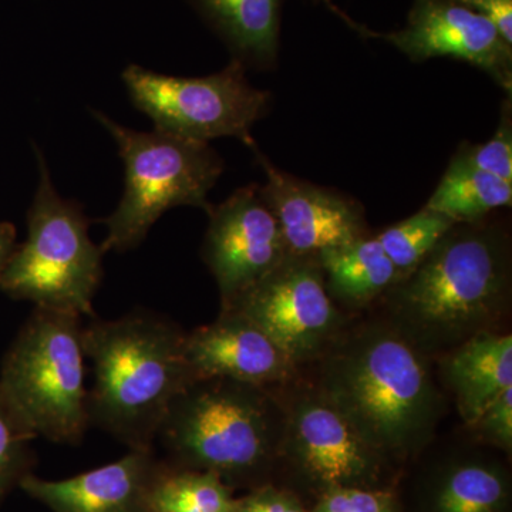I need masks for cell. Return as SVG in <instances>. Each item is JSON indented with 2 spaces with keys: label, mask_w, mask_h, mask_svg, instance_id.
Here are the masks:
<instances>
[{
  "label": "cell",
  "mask_w": 512,
  "mask_h": 512,
  "mask_svg": "<svg viewBox=\"0 0 512 512\" xmlns=\"http://www.w3.org/2000/svg\"><path fill=\"white\" fill-rule=\"evenodd\" d=\"M184 338L174 322L150 312L90 320L83 328L93 365L90 426L131 450H151L175 397L192 382Z\"/></svg>",
  "instance_id": "6da1fadb"
},
{
  "label": "cell",
  "mask_w": 512,
  "mask_h": 512,
  "mask_svg": "<svg viewBox=\"0 0 512 512\" xmlns=\"http://www.w3.org/2000/svg\"><path fill=\"white\" fill-rule=\"evenodd\" d=\"M394 285V306L420 338L434 343L470 339L507 305V235L483 220L456 224Z\"/></svg>",
  "instance_id": "7a4b0ae2"
},
{
  "label": "cell",
  "mask_w": 512,
  "mask_h": 512,
  "mask_svg": "<svg viewBox=\"0 0 512 512\" xmlns=\"http://www.w3.org/2000/svg\"><path fill=\"white\" fill-rule=\"evenodd\" d=\"M322 394L377 453L413 447L437 413L429 370L390 330H369L336 353L323 373Z\"/></svg>",
  "instance_id": "3957f363"
},
{
  "label": "cell",
  "mask_w": 512,
  "mask_h": 512,
  "mask_svg": "<svg viewBox=\"0 0 512 512\" xmlns=\"http://www.w3.org/2000/svg\"><path fill=\"white\" fill-rule=\"evenodd\" d=\"M285 426L266 387L211 377L192 380L175 397L157 441L194 468L237 477L271 461Z\"/></svg>",
  "instance_id": "277c9868"
},
{
  "label": "cell",
  "mask_w": 512,
  "mask_h": 512,
  "mask_svg": "<svg viewBox=\"0 0 512 512\" xmlns=\"http://www.w3.org/2000/svg\"><path fill=\"white\" fill-rule=\"evenodd\" d=\"M80 316L35 308L10 346L0 390L37 437L77 444L90 427Z\"/></svg>",
  "instance_id": "5b68a950"
},
{
  "label": "cell",
  "mask_w": 512,
  "mask_h": 512,
  "mask_svg": "<svg viewBox=\"0 0 512 512\" xmlns=\"http://www.w3.org/2000/svg\"><path fill=\"white\" fill-rule=\"evenodd\" d=\"M40 181L28 212V238L16 245L0 289L35 308L96 318L93 301L103 278V251L89 235V220L77 202L57 194L37 151Z\"/></svg>",
  "instance_id": "8992f818"
},
{
  "label": "cell",
  "mask_w": 512,
  "mask_h": 512,
  "mask_svg": "<svg viewBox=\"0 0 512 512\" xmlns=\"http://www.w3.org/2000/svg\"><path fill=\"white\" fill-rule=\"evenodd\" d=\"M94 117L119 147L124 163V194L119 207L104 218L106 252L137 248L158 218L175 207L210 211L208 192L224 171V161L204 141L170 134L143 133L117 124L99 111Z\"/></svg>",
  "instance_id": "52a82bcc"
},
{
  "label": "cell",
  "mask_w": 512,
  "mask_h": 512,
  "mask_svg": "<svg viewBox=\"0 0 512 512\" xmlns=\"http://www.w3.org/2000/svg\"><path fill=\"white\" fill-rule=\"evenodd\" d=\"M131 103L170 136L210 143L235 137L256 146L251 136L256 121L268 113L271 94L256 89L238 60L205 77H175L130 64L123 72Z\"/></svg>",
  "instance_id": "ba28073f"
},
{
  "label": "cell",
  "mask_w": 512,
  "mask_h": 512,
  "mask_svg": "<svg viewBox=\"0 0 512 512\" xmlns=\"http://www.w3.org/2000/svg\"><path fill=\"white\" fill-rule=\"evenodd\" d=\"M222 311L251 320L295 363L315 355L338 323L316 255H286Z\"/></svg>",
  "instance_id": "9c48e42d"
},
{
  "label": "cell",
  "mask_w": 512,
  "mask_h": 512,
  "mask_svg": "<svg viewBox=\"0 0 512 512\" xmlns=\"http://www.w3.org/2000/svg\"><path fill=\"white\" fill-rule=\"evenodd\" d=\"M208 214L202 255L225 308L281 264L288 249L261 185L239 188Z\"/></svg>",
  "instance_id": "30bf717a"
},
{
  "label": "cell",
  "mask_w": 512,
  "mask_h": 512,
  "mask_svg": "<svg viewBox=\"0 0 512 512\" xmlns=\"http://www.w3.org/2000/svg\"><path fill=\"white\" fill-rule=\"evenodd\" d=\"M414 63L450 57L483 70L511 96L512 45L484 16L457 0H413L403 29L377 33Z\"/></svg>",
  "instance_id": "8fae6325"
},
{
  "label": "cell",
  "mask_w": 512,
  "mask_h": 512,
  "mask_svg": "<svg viewBox=\"0 0 512 512\" xmlns=\"http://www.w3.org/2000/svg\"><path fill=\"white\" fill-rule=\"evenodd\" d=\"M252 150L266 177L262 195L278 221L288 254L318 256L366 237L365 217L356 201L285 173L258 147Z\"/></svg>",
  "instance_id": "7c38bea8"
},
{
  "label": "cell",
  "mask_w": 512,
  "mask_h": 512,
  "mask_svg": "<svg viewBox=\"0 0 512 512\" xmlns=\"http://www.w3.org/2000/svg\"><path fill=\"white\" fill-rule=\"evenodd\" d=\"M184 357L192 380L221 377L262 387L284 382L295 365L264 330L235 311L185 333Z\"/></svg>",
  "instance_id": "4fadbf2b"
},
{
  "label": "cell",
  "mask_w": 512,
  "mask_h": 512,
  "mask_svg": "<svg viewBox=\"0 0 512 512\" xmlns=\"http://www.w3.org/2000/svg\"><path fill=\"white\" fill-rule=\"evenodd\" d=\"M285 439L306 473L329 490L357 487L372 473L377 451L323 394L296 403Z\"/></svg>",
  "instance_id": "5bb4252c"
},
{
  "label": "cell",
  "mask_w": 512,
  "mask_h": 512,
  "mask_svg": "<svg viewBox=\"0 0 512 512\" xmlns=\"http://www.w3.org/2000/svg\"><path fill=\"white\" fill-rule=\"evenodd\" d=\"M151 470V450H131L121 460L80 476L59 481L26 476L20 485L55 512H153L151 495L158 483L150 485Z\"/></svg>",
  "instance_id": "9a60e30c"
},
{
  "label": "cell",
  "mask_w": 512,
  "mask_h": 512,
  "mask_svg": "<svg viewBox=\"0 0 512 512\" xmlns=\"http://www.w3.org/2000/svg\"><path fill=\"white\" fill-rule=\"evenodd\" d=\"M446 375L467 423L476 424L484 410L512 387L511 335L477 333L447 359Z\"/></svg>",
  "instance_id": "2e32d148"
},
{
  "label": "cell",
  "mask_w": 512,
  "mask_h": 512,
  "mask_svg": "<svg viewBox=\"0 0 512 512\" xmlns=\"http://www.w3.org/2000/svg\"><path fill=\"white\" fill-rule=\"evenodd\" d=\"M220 33L234 59L271 69L278 60L284 0H192Z\"/></svg>",
  "instance_id": "e0dca14e"
},
{
  "label": "cell",
  "mask_w": 512,
  "mask_h": 512,
  "mask_svg": "<svg viewBox=\"0 0 512 512\" xmlns=\"http://www.w3.org/2000/svg\"><path fill=\"white\" fill-rule=\"evenodd\" d=\"M318 259L330 291L349 302L370 301L400 279L399 271L376 237L326 249Z\"/></svg>",
  "instance_id": "ac0fdd59"
},
{
  "label": "cell",
  "mask_w": 512,
  "mask_h": 512,
  "mask_svg": "<svg viewBox=\"0 0 512 512\" xmlns=\"http://www.w3.org/2000/svg\"><path fill=\"white\" fill-rule=\"evenodd\" d=\"M511 204L512 184L453 158L426 207L457 224H471Z\"/></svg>",
  "instance_id": "d6986e66"
},
{
  "label": "cell",
  "mask_w": 512,
  "mask_h": 512,
  "mask_svg": "<svg viewBox=\"0 0 512 512\" xmlns=\"http://www.w3.org/2000/svg\"><path fill=\"white\" fill-rule=\"evenodd\" d=\"M507 501V484L494 467L464 464L454 468L441 483L436 512H501Z\"/></svg>",
  "instance_id": "ffe728a7"
},
{
  "label": "cell",
  "mask_w": 512,
  "mask_h": 512,
  "mask_svg": "<svg viewBox=\"0 0 512 512\" xmlns=\"http://www.w3.org/2000/svg\"><path fill=\"white\" fill-rule=\"evenodd\" d=\"M456 224L446 215L424 207L376 238L402 278L409 275Z\"/></svg>",
  "instance_id": "44dd1931"
},
{
  "label": "cell",
  "mask_w": 512,
  "mask_h": 512,
  "mask_svg": "<svg viewBox=\"0 0 512 512\" xmlns=\"http://www.w3.org/2000/svg\"><path fill=\"white\" fill-rule=\"evenodd\" d=\"M158 487L200 512H237V501L232 500L221 477L212 471L170 474Z\"/></svg>",
  "instance_id": "7402d4cb"
},
{
  "label": "cell",
  "mask_w": 512,
  "mask_h": 512,
  "mask_svg": "<svg viewBox=\"0 0 512 512\" xmlns=\"http://www.w3.org/2000/svg\"><path fill=\"white\" fill-rule=\"evenodd\" d=\"M456 160L512 184V106L511 96L504 100L497 130L484 144H463Z\"/></svg>",
  "instance_id": "603a6c76"
},
{
  "label": "cell",
  "mask_w": 512,
  "mask_h": 512,
  "mask_svg": "<svg viewBox=\"0 0 512 512\" xmlns=\"http://www.w3.org/2000/svg\"><path fill=\"white\" fill-rule=\"evenodd\" d=\"M36 437L0 390V490L15 476L30 441Z\"/></svg>",
  "instance_id": "cb8c5ba5"
},
{
  "label": "cell",
  "mask_w": 512,
  "mask_h": 512,
  "mask_svg": "<svg viewBox=\"0 0 512 512\" xmlns=\"http://www.w3.org/2000/svg\"><path fill=\"white\" fill-rule=\"evenodd\" d=\"M313 512H394L392 494L360 487L328 490Z\"/></svg>",
  "instance_id": "d4e9b609"
},
{
  "label": "cell",
  "mask_w": 512,
  "mask_h": 512,
  "mask_svg": "<svg viewBox=\"0 0 512 512\" xmlns=\"http://www.w3.org/2000/svg\"><path fill=\"white\" fill-rule=\"evenodd\" d=\"M476 424L488 439L511 448L512 444V387L501 393L481 414Z\"/></svg>",
  "instance_id": "484cf974"
},
{
  "label": "cell",
  "mask_w": 512,
  "mask_h": 512,
  "mask_svg": "<svg viewBox=\"0 0 512 512\" xmlns=\"http://www.w3.org/2000/svg\"><path fill=\"white\" fill-rule=\"evenodd\" d=\"M237 512H306L291 495L276 491L274 488H262L238 501Z\"/></svg>",
  "instance_id": "4316f807"
},
{
  "label": "cell",
  "mask_w": 512,
  "mask_h": 512,
  "mask_svg": "<svg viewBox=\"0 0 512 512\" xmlns=\"http://www.w3.org/2000/svg\"><path fill=\"white\" fill-rule=\"evenodd\" d=\"M493 23L505 42L512 45V0H457Z\"/></svg>",
  "instance_id": "83f0119b"
},
{
  "label": "cell",
  "mask_w": 512,
  "mask_h": 512,
  "mask_svg": "<svg viewBox=\"0 0 512 512\" xmlns=\"http://www.w3.org/2000/svg\"><path fill=\"white\" fill-rule=\"evenodd\" d=\"M160 484V483H158ZM151 511L153 512H200L192 508L191 505L184 503L180 498L165 493L160 487H156L151 495Z\"/></svg>",
  "instance_id": "f1b7e54d"
},
{
  "label": "cell",
  "mask_w": 512,
  "mask_h": 512,
  "mask_svg": "<svg viewBox=\"0 0 512 512\" xmlns=\"http://www.w3.org/2000/svg\"><path fill=\"white\" fill-rule=\"evenodd\" d=\"M16 248V228L9 222H0V276Z\"/></svg>",
  "instance_id": "f546056e"
},
{
  "label": "cell",
  "mask_w": 512,
  "mask_h": 512,
  "mask_svg": "<svg viewBox=\"0 0 512 512\" xmlns=\"http://www.w3.org/2000/svg\"><path fill=\"white\" fill-rule=\"evenodd\" d=\"M315 2L322 3L326 8L330 10V12L335 13L336 16L340 20L346 23L350 29L355 30L356 33H359L360 36L366 37V39H377V32H373V30L367 29L366 26L360 25L356 20L350 18L348 13L343 12L342 9L336 5L333 0H315Z\"/></svg>",
  "instance_id": "4dcf8cb0"
}]
</instances>
